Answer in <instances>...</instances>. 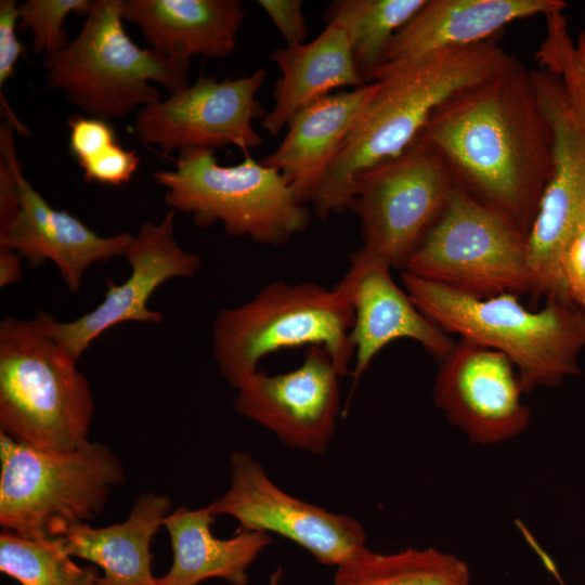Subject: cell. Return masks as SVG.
Listing matches in <instances>:
<instances>
[{
  "instance_id": "14",
  "label": "cell",
  "mask_w": 585,
  "mask_h": 585,
  "mask_svg": "<svg viewBox=\"0 0 585 585\" xmlns=\"http://www.w3.org/2000/svg\"><path fill=\"white\" fill-rule=\"evenodd\" d=\"M174 216L170 210L158 223L141 225L123 256L130 274L119 284L106 278L99 306L70 322L38 311L34 317L38 326L79 360L93 340L118 324L161 323L162 313L147 307L154 291L168 280L195 276L202 266L199 255L178 244Z\"/></svg>"
},
{
  "instance_id": "11",
  "label": "cell",
  "mask_w": 585,
  "mask_h": 585,
  "mask_svg": "<svg viewBox=\"0 0 585 585\" xmlns=\"http://www.w3.org/2000/svg\"><path fill=\"white\" fill-rule=\"evenodd\" d=\"M532 78L552 131L554 167L526 237L531 296L568 302L560 260L585 213V132L570 110L559 79L542 68L532 70Z\"/></svg>"
},
{
  "instance_id": "4",
  "label": "cell",
  "mask_w": 585,
  "mask_h": 585,
  "mask_svg": "<svg viewBox=\"0 0 585 585\" xmlns=\"http://www.w3.org/2000/svg\"><path fill=\"white\" fill-rule=\"evenodd\" d=\"M75 359L34 318L0 322V428L11 438L53 451L89 442L94 403Z\"/></svg>"
},
{
  "instance_id": "18",
  "label": "cell",
  "mask_w": 585,
  "mask_h": 585,
  "mask_svg": "<svg viewBox=\"0 0 585 585\" xmlns=\"http://www.w3.org/2000/svg\"><path fill=\"white\" fill-rule=\"evenodd\" d=\"M132 238L127 232L100 236L75 216L53 208L22 172L18 207L9 225L0 231V250L16 251L32 269L52 261L75 294L93 263L123 257Z\"/></svg>"
},
{
  "instance_id": "15",
  "label": "cell",
  "mask_w": 585,
  "mask_h": 585,
  "mask_svg": "<svg viewBox=\"0 0 585 585\" xmlns=\"http://www.w3.org/2000/svg\"><path fill=\"white\" fill-rule=\"evenodd\" d=\"M516 367L502 352L460 338L441 361L433 401L471 442L490 445L523 432L531 411Z\"/></svg>"
},
{
  "instance_id": "35",
  "label": "cell",
  "mask_w": 585,
  "mask_h": 585,
  "mask_svg": "<svg viewBox=\"0 0 585 585\" xmlns=\"http://www.w3.org/2000/svg\"><path fill=\"white\" fill-rule=\"evenodd\" d=\"M23 277L22 258L12 249L0 250V287L18 283Z\"/></svg>"
},
{
  "instance_id": "34",
  "label": "cell",
  "mask_w": 585,
  "mask_h": 585,
  "mask_svg": "<svg viewBox=\"0 0 585 585\" xmlns=\"http://www.w3.org/2000/svg\"><path fill=\"white\" fill-rule=\"evenodd\" d=\"M18 4L15 0L0 1V88L13 76L14 67L24 51L16 36Z\"/></svg>"
},
{
  "instance_id": "23",
  "label": "cell",
  "mask_w": 585,
  "mask_h": 585,
  "mask_svg": "<svg viewBox=\"0 0 585 585\" xmlns=\"http://www.w3.org/2000/svg\"><path fill=\"white\" fill-rule=\"evenodd\" d=\"M214 517L207 506L195 510L181 506L166 517L173 562L157 585H198L212 577L232 585L248 583L249 568L272 538L260 531H237L234 537L217 538L211 532Z\"/></svg>"
},
{
  "instance_id": "8",
  "label": "cell",
  "mask_w": 585,
  "mask_h": 585,
  "mask_svg": "<svg viewBox=\"0 0 585 585\" xmlns=\"http://www.w3.org/2000/svg\"><path fill=\"white\" fill-rule=\"evenodd\" d=\"M244 155L242 162L223 166L213 148L184 150L174 169L153 178L170 210L190 214L196 225L220 221L229 235L284 245L307 230L311 213L277 170Z\"/></svg>"
},
{
  "instance_id": "2",
  "label": "cell",
  "mask_w": 585,
  "mask_h": 585,
  "mask_svg": "<svg viewBox=\"0 0 585 585\" xmlns=\"http://www.w3.org/2000/svg\"><path fill=\"white\" fill-rule=\"evenodd\" d=\"M511 56L497 36L477 44L442 50L401 65L378 81L313 202L327 220L349 210L356 178L366 169L404 152L432 112L463 89L506 67Z\"/></svg>"
},
{
  "instance_id": "29",
  "label": "cell",
  "mask_w": 585,
  "mask_h": 585,
  "mask_svg": "<svg viewBox=\"0 0 585 585\" xmlns=\"http://www.w3.org/2000/svg\"><path fill=\"white\" fill-rule=\"evenodd\" d=\"M93 0H27L18 4V29L32 35L31 47L35 54H55L66 48L70 38L63 24L75 13L87 16Z\"/></svg>"
},
{
  "instance_id": "30",
  "label": "cell",
  "mask_w": 585,
  "mask_h": 585,
  "mask_svg": "<svg viewBox=\"0 0 585 585\" xmlns=\"http://www.w3.org/2000/svg\"><path fill=\"white\" fill-rule=\"evenodd\" d=\"M140 157L134 151L126 150L119 142L104 148L78 166L88 183L121 186L129 183L135 173Z\"/></svg>"
},
{
  "instance_id": "17",
  "label": "cell",
  "mask_w": 585,
  "mask_h": 585,
  "mask_svg": "<svg viewBox=\"0 0 585 585\" xmlns=\"http://www.w3.org/2000/svg\"><path fill=\"white\" fill-rule=\"evenodd\" d=\"M391 269L386 260L362 246L349 257L348 270L335 285L353 310V387L375 356L396 339L414 340L440 361L456 346L395 284Z\"/></svg>"
},
{
  "instance_id": "12",
  "label": "cell",
  "mask_w": 585,
  "mask_h": 585,
  "mask_svg": "<svg viewBox=\"0 0 585 585\" xmlns=\"http://www.w3.org/2000/svg\"><path fill=\"white\" fill-rule=\"evenodd\" d=\"M265 77L262 68L224 80L200 75L168 99L142 107L133 132L143 145L165 154L229 145L248 154L262 144L252 122L268 113L257 99Z\"/></svg>"
},
{
  "instance_id": "31",
  "label": "cell",
  "mask_w": 585,
  "mask_h": 585,
  "mask_svg": "<svg viewBox=\"0 0 585 585\" xmlns=\"http://www.w3.org/2000/svg\"><path fill=\"white\" fill-rule=\"evenodd\" d=\"M67 126L69 148L78 164L118 142L115 129L103 119L75 114Z\"/></svg>"
},
{
  "instance_id": "21",
  "label": "cell",
  "mask_w": 585,
  "mask_h": 585,
  "mask_svg": "<svg viewBox=\"0 0 585 585\" xmlns=\"http://www.w3.org/2000/svg\"><path fill=\"white\" fill-rule=\"evenodd\" d=\"M246 17L239 0H122V18L139 27L150 48L190 61L229 56Z\"/></svg>"
},
{
  "instance_id": "5",
  "label": "cell",
  "mask_w": 585,
  "mask_h": 585,
  "mask_svg": "<svg viewBox=\"0 0 585 585\" xmlns=\"http://www.w3.org/2000/svg\"><path fill=\"white\" fill-rule=\"evenodd\" d=\"M122 22V0H93L76 38L43 57L48 87L89 117L109 121L160 101L151 82L170 94L190 86V61L139 47Z\"/></svg>"
},
{
  "instance_id": "27",
  "label": "cell",
  "mask_w": 585,
  "mask_h": 585,
  "mask_svg": "<svg viewBox=\"0 0 585 585\" xmlns=\"http://www.w3.org/2000/svg\"><path fill=\"white\" fill-rule=\"evenodd\" d=\"M0 571L21 585H99L94 568H81L63 548L61 538L0 535Z\"/></svg>"
},
{
  "instance_id": "1",
  "label": "cell",
  "mask_w": 585,
  "mask_h": 585,
  "mask_svg": "<svg viewBox=\"0 0 585 585\" xmlns=\"http://www.w3.org/2000/svg\"><path fill=\"white\" fill-rule=\"evenodd\" d=\"M455 183L526 235L554 167V136L532 70L516 57L439 105L417 135Z\"/></svg>"
},
{
  "instance_id": "9",
  "label": "cell",
  "mask_w": 585,
  "mask_h": 585,
  "mask_svg": "<svg viewBox=\"0 0 585 585\" xmlns=\"http://www.w3.org/2000/svg\"><path fill=\"white\" fill-rule=\"evenodd\" d=\"M526 237L456 185L403 271L478 298L532 295Z\"/></svg>"
},
{
  "instance_id": "20",
  "label": "cell",
  "mask_w": 585,
  "mask_h": 585,
  "mask_svg": "<svg viewBox=\"0 0 585 585\" xmlns=\"http://www.w3.org/2000/svg\"><path fill=\"white\" fill-rule=\"evenodd\" d=\"M377 87L378 82H370L338 91L306 106L289 120L277 148L261 159L282 174L301 204H313L328 168Z\"/></svg>"
},
{
  "instance_id": "24",
  "label": "cell",
  "mask_w": 585,
  "mask_h": 585,
  "mask_svg": "<svg viewBox=\"0 0 585 585\" xmlns=\"http://www.w3.org/2000/svg\"><path fill=\"white\" fill-rule=\"evenodd\" d=\"M170 507L166 495L145 493L136 498L126 521L104 528L82 524L60 538L69 556L102 569L99 585H157L151 542Z\"/></svg>"
},
{
  "instance_id": "13",
  "label": "cell",
  "mask_w": 585,
  "mask_h": 585,
  "mask_svg": "<svg viewBox=\"0 0 585 585\" xmlns=\"http://www.w3.org/2000/svg\"><path fill=\"white\" fill-rule=\"evenodd\" d=\"M230 466L229 491L207 507L236 519L237 531L277 534L324 566L338 567L365 548L366 533L356 519L289 495L248 452H233Z\"/></svg>"
},
{
  "instance_id": "33",
  "label": "cell",
  "mask_w": 585,
  "mask_h": 585,
  "mask_svg": "<svg viewBox=\"0 0 585 585\" xmlns=\"http://www.w3.org/2000/svg\"><path fill=\"white\" fill-rule=\"evenodd\" d=\"M257 3L271 17L287 46L304 43L308 28L301 0H258Z\"/></svg>"
},
{
  "instance_id": "3",
  "label": "cell",
  "mask_w": 585,
  "mask_h": 585,
  "mask_svg": "<svg viewBox=\"0 0 585 585\" xmlns=\"http://www.w3.org/2000/svg\"><path fill=\"white\" fill-rule=\"evenodd\" d=\"M401 280L417 308L443 332L505 354L524 393L561 386L581 373L585 309L547 298L542 309L530 310L515 294L472 297L405 271Z\"/></svg>"
},
{
  "instance_id": "6",
  "label": "cell",
  "mask_w": 585,
  "mask_h": 585,
  "mask_svg": "<svg viewBox=\"0 0 585 585\" xmlns=\"http://www.w3.org/2000/svg\"><path fill=\"white\" fill-rule=\"evenodd\" d=\"M0 524L27 538H58L88 524L125 482L120 460L99 442L53 451L0 431Z\"/></svg>"
},
{
  "instance_id": "22",
  "label": "cell",
  "mask_w": 585,
  "mask_h": 585,
  "mask_svg": "<svg viewBox=\"0 0 585 585\" xmlns=\"http://www.w3.org/2000/svg\"><path fill=\"white\" fill-rule=\"evenodd\" d=\"M270 60L282 74L273 91L274 105L261 120L271 136H277L295 114L332 90L367 84L355 66L346 31L335 24L326 25L308 43L274 50Z\"/></svg>"
},
{
  "instance_id": "16",
  "label": "cell",
  "mask_w": 585,
  "mask_h": 585,
  "mask_svg": "<svg viewBox=\"0 0 585 585\" xmlns=\"http://www.w3.org/2000/svg\"><path fill=\"white\" fill-rule=\"evenodd\" d=\"M339 378L323 347L311 346L300 366L277 375L256 372L236 389L235 411L287 446L324 453L340 413Z\"/></svg>"
},
{
  "instance_id": "7",
  "label": "cell",
  "mask_w": 585,
  "mask_h": 585,
  "mask_svg": "<svg viewBox=\"0 0 585 585\" xmlns=\"http://www.w3.org/2000/svg\"><path fill=\"white\" fill-rule=\"evenodd\" d=\"M353 310L334 286L272 282L237 307L222 309L212 324V352L226 382L237 389L260 361L280 349L323 347L342 377L354 356Z\"/></svg>"
},
{
  "instance_id": "28",
  "label": "cell",
  "mask_w": 585,
  "mask_h": 585,
  "mask_svg": "<svg viewBox=\"0 0 585 585\" xmlns=\"http://www.w3.org/2000/svg\"><path fill=\"white\" fill-rule=\"evenodd\" d=\"M546 35L535 53L542 69L555 75L570 110L585 132V29L573 39L563 11L545 15Z\"/></svg>"
},
{
  "instance_id": "19",
  "label": "cell",
  "mask_w": 585,
  "mask_h": 585,
  "mask_svg": "<svg viewBox=\"0 0 585 585\" xmlns=\"http://www.w3.org/2000/svg\"><path fill=\"white\" fill-rule=\"evenodd\" d=\"M566 6L562 0H426L393 37L373 82L414 60L477 44L515 21L545 16Z\"/></svg>"
},
{
  "instance_id": "25",
  "label": "cell",
  "mask_w": 585,
  "mask_h": 585,
  "mask_svg": "<svg viewBox=\"0 0 585 585\" xmlns=\"http://www.w3.org/2000/svg\"><path fill=\"white\" fill-rule=\"evenodd\" d=\"M333 585H470L468 564L433 547L375 552L366 547L336 567Z\"/></svg>"
},
{
  "instance_id": "32",
  "label": "cell",
  "mask_w": 585,
  "mask_h": 585,
  "mask_svg": "<svg viewBox=\"0 0 585 585\" xmlns=\"http://www.w3.org/2000/svg\"><path fill=\"white\" fill-rule=\"evenodd\" d=\"M560 278L568 302L585 309V232L576 230L560 260Z\"/></svg>"
},
{
  "instance_id": "37",
  "label": "cell",
  "mask_w": 585,
  "mask_h": 585,
  "mask_svg": "<svg viewBox=\"0 0 585 585\" xmlns=\"http://www.w3.org/2000/svg\"><path fill=\"white\" fill-rule=\"evenodd\" d=\"M577 230H582L583 232H585V213H584V216H583V218H582V220H581V222H580V224L577 226Z\"/></svg>"
},
{
  "instance_id": "26",
  "label": "cell",
  "mask_w": 585,
  "mask_h": 585,
  "mask_svg": "<svg viewBox=\"0 0 585 585\" xmlns=\"http://www.w3.org/2000/svg\"><path fill=\"white\" fill-rule=\"evenodd\" d=\"M426 0H336L324 12L326 25L347 34L361 77L373 82L385 63L395 34L421 9Z\"/></svg>"
},
{
  "instance_id": "36",
  "label": "cell",
  "mask_w": 585,
  "mask_h": 585,
  "mask_svg": "<svg viewBox=\"0 0 585 585\" xmlns=\"http://www.w3.org/2000/svg\"><path fill=\"white\" fill-rule=\"evenodd\" d=\"M283 575V569L278 566L270 575L268 585H280Z\"/></svg>"
},
{
  "instance_id": "10",
  "label": "cell",
  "mask_w": 585,
  "mask_h": 585,
  "mask_svg": "<svg viewBox=\"0 0 585 585\" xmlns=\"http://www.w3.org/2000/svg\"><path fill=\"white\" fill-rule=\"evenodd\" d=\"M455 186L443 156L419 138L366 169L355 180L349 207L361 222L362 246L403 271Z\"/></svg>"
}]
</instances>
